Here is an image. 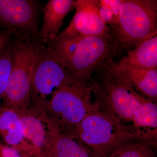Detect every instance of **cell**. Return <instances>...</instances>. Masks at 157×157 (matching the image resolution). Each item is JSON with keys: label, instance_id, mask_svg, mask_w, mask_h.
I'll return each mask as SVG.
<instances>
[{"label": "cell", "instance_id": "cell-2", "mask_svg": "<svg viewBox=\"0 0 157 157\" xmlns=\"http://www.w3.org/2000/svg\"><path fill=\"white\" fill-rule=\"evenodd\" d=\"M76 126L75 132L98 157H108L117 150L141 141L132 125L103 112L98 104Z\"/></svg>", "mask_w": 157, "mask_h": 157}, {"label": "cell", "instance_id": "cell-14", "mask_svg": "<svg viewBox=\"0 0 157 157\" xmlns=\"http://www.w3.org/2000/svg\"><path fill=\"white\" fill-rule=\"evenodd\" d=\"M0 136L5 143L20 151L34 153L35 150L25 139L19 112L0 104Z\"/></svg>", "mask_w": 157, "mask_h": 157}, {"label": "cell", "instance_id": "cell-1", "mask_svg": "<svg viewBox=\"0 0 157 157\" xmlns=\"http://www.w3.org/2000/svg\"><path fill=\"white\" fill-rule=\"evenodd\" d=\"M45 45L52 58L84 84L113 61L120 51L113 36H80L64 31Z\"/></svg>", "mask_w": 157, "mask_h": 157}, {"label": "cell", "instance_id": "cell-9", "mask_svg": "<svg viewBox=\"0 0 157 157\" xmlns=\"http://www.w3.org/2000/svg\"><path fill=\"white\" fill-rule=\"evenodd\" d=\"M32 108L19 112L20 122L25 139L35 152H45L60 131L52 123L42 105L35 104Z\"/></svg>", "mask_w": 157, "mask_h": 157}, {"label": "cell", "instance_id": "cell-10", "mask_svg": "<svg viewBox=\"0 0 157 157\" xmlns=\"http://www.w3.org/2000/svg\"><path fill=\"white\" fill-rule=\"evenodd\" d=\"M76 12L64 32L83 36H113L110 28L104 23L99 14L98 0L75 1Z\"/></svg>", "mask_w": 157, "mask_h": 157}, {"label": "cell", "instance_id": "cell-23", "mask_svg": "<svg viewBox=\"0 0 157 157\" xmlns=\"http://www.w3.org/2000/svg\"><path fill=\"white\" fill-rule=\"evenodd\" d=\"M32 157H44L43 155L40 153L35 152Z\"/></svg>", "mask_w": 157, "mask_h": 157}, {"label": "cell", "instance_id": "cell-4", "mask_svg": "<svg viewBox=\"0 0 157 157\" xmlns=\"http://www.w3.org/2000/svg\"><path fill=\"white\" fill-rule=\"evenodd\" d=\"M111 32L120 51L157 35L156 0H122L118 21Z\"/></svg>", "mask_w": 157, "mask_h": 157}, {"label": "cell", "instance_id": "cell-20", "mask_svg": "<svg viewBox=\"0 0 157 157\" xmlns=\"http://www.w3.org/2000/svg\"><path fill=\"white\" fill-rule=\"evenodd\" d=\"M34 153L24 152L0 142V157H32Z\"/></svg>", "mask_w": 157, "mask_h": 157}, {"label": "cell", "instance_id": "cell-21", "mask_svg": "<svg viewBox=\"0 0 157 157\" xmlns=\"http://www.w3.org/2000/svg\"><path fill=\"white\" fill-rule=\"evenodd\" d=\"M101 1L109 7L115 17L117 25L121 11L122 0H101Z\"/></svg>", "mask_w": 157, "mask_h": 157}, {"label": "cell", "instance_id": "cell-17", "mask_svg": "<svg viewBox=\"0 0 157 157\" xmlns=\"http://www.w3.org/2000/svg\"><path fill=\"white\" fill-rule=\"evenodd\" d=\"M108 157H156L153 147L144 141H138L117 150Z\"/></svg>", "mask_w": 157, "mask_h": 157}, {"label": "cell", "instance_id": "cell-15", "mask_svg": "<svg viewBox=\"0 0 157 157\" xmlns=\"http://www.w3.org/2000/svg\"><path fill=\"white\" fill-rule=\"evenodd\" d=\"M132 127L141 141L153 147L157 145L156 102L147 99L133 116Z\"/></svg>", "mask_w": 157, "mask_h": 157}, {"label": "cell", "instance_id": "cell-11", "mask_svg": "<svg viewBox=\"0 0 157 157\" xmlns=\"http://www.w3.org/2000/svg\"><path fill=\"white\" fill-rule=\"evenodd\" d=\"M75 1L49 0L43 9V21L39 41L48 45L58 35L65 17L75 9Z\"/></svg>", "mask_w": 157, "mask_h": 157}, {"label": "cell", "instance_id": "cell-22", "mask_svg": "<svg viewBox=\"0 0 157 157\" xmlns=\"http://www.w3.org/2000/svg\"><path fill=\"white\" fill-rule=\"evenodd\" d=\"M12 36L9 31L0 30V52L11 41Z\"/></svg>", "mask_w": 157, "mask_h": 157}, {"label": "cell", "instance_id": "cell-5", "mask_svg": "<svg viewBox=\"0 0 157 157\" xmlns=\"http://www.w3.org/2000/svg\"><path fill=\"white\" fill-rule=\"evenodd\" d=\"M39 41L15 38L12 42L11 68L2 105L18 112L28 109L31 76Z\"/></svg>", "mask_w": 157, "mask_h": 157}, {"label": "cell", "instance_id": "cell-7", "mask_svg": "<svg viewBox=\"0 0 157 157\" xmlns=\"http://www.w3.org/2000/svg\"><path fill=\"white\" fill-rule=\"evenodd\" d=\"M76 82H79L54 59L46 45L39 41L31 76V100L42 104L62 86Z\"/></svg>", "mask_w": 157, "mask_h": 157}, {"label": "cell", "instance_id": "cell-12", "mask_svg": "<svg viewBox=\"0 0 157 157\" xmlns=\"http://www.w3.org/2000/svg\"><path fill=\"white\" fill-rule=\"evenodd\" d=\"M111 64L117 72L128 80L145 98L157 102V68L145 69L121 61H112Z\"/></svg>", "mask_w": 157, "mask_h": 157}, {"label": "cell", "instance_id": "cell-16", "mask_svg": "<svg viewBox=\"0 0 157 157\" xmlns=\"http://www.w3.org/2000/svg\"><path fill=\"white\" fill-rule=\"evenodd\" d=\"M148 69L157 68V34L143 40L120 61Z\"/></svg>", "mask_w": 157, "mask_h": 157}, {"label": "cell", "instance_id": "cell-13", "mask_svg": "<svg viewBox=\"0 0 157 157\" xmlns=\"http://www.w3.org/2000/svg\"><path fill=\"white\" fill-rule=\"evenodd\" d=\"M42 154L44 157H98L74 131L60 132Z\"/></svg>", "mask_w": 157, "mask_h": 157}, {"label": "cell", "instance_id": "cell-6", "mask_svg": "<svg viewBox=\"0 0 157 157\" xmlns=\"http://www.w3.org/2000/svg\"><path fill=\"white\" fill-rule=\"evenodd\" d=\"M89 83L76 82L62 86L49 99L40 104L48 118L60 132L75 131V128L95 104L90 101Z\"/></svg>", "mask_w": 157, "mask_h": 157}, {"label": "cell", "instance_id": "cell-3", "mask_svg": "<svg viewBox=\"0 0 157 157\" xmlns=\"http://www.w3.org/2000/svg\"><path fill=\"white\" fill-rule=\"evenodd\" d=\"M111 63L97 72L95 79L89 84L99 109L123 122H131L147 99L137 93L132 83L116 71Z\"/></svg>", "mask_w": 157, "mask_h": 157}, {"label": "cell", "instance_id": "cell-18", "mask_svg": "<svg viewBox=\"0 0 157 157\" xmlns=\"http://www.w3.org/2000/svg\"><path fill=\"white\" fill-rule=\"evenodd\" d=\"M12 42L6 45L0 52V104L5 95L11 68Z\"/></svg>", "mask_w": 157, "mask_h": 157}, {"label": "cell", "instance_id": "cell-19", "mask_svg": "<svg viewBox=\"0 0 157 157\" xmlns=\"http://www.w3.org/2000/svg\"><path fill=\"white\" fill-rule=\"evenodd\" d=\"M98 2L99 14L101 19L105 24L107 25H110L112 30L117 25V22L112 12L110 11L109 7L102 2L101 0H99Z\"/></svg>", "mask_w": 157, "mask_h": 157}, {"label": "cell", "instance_id": "cell-8", "mask_svg": "<svg viewBox=\"0 0 157 157\" xmlns=\"http://www.w3.org/2000/svg\"><path fill=\"white\" fill-rule=\"evenodd\" d=\"M0 27L15 38L39 41L36 2L0 0Z\"/></svg>", "mask_w": 157, "mask_h": 157}]
</instances>
